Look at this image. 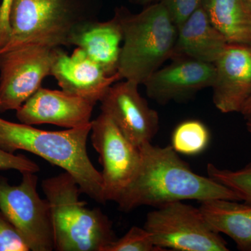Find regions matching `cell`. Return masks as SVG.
Listing matches in <instances>:
<instances>
[{
    "label": "cell",
    "mask_w": 251,
    "mask_h": 251,
    "mask_svg": "<svg viewBox=\"0 0 251 251\" xmlns=\"http://www.w3.org/2000/svg\"><path fill=\"white\" fill-rule=\"evenodd\" d=\"M21 184H9L0 176V211L14 225L30 251L54 250L50 207L37 192L39 177L24 172Z\"/></svg>",
    "instance_id": "7"
},
{
    "label": "cell",
    "mask_w": 251,
    "mask_h": 251,
    "mask_svg": "<svg viewBox=\"0 0 251 251\" xmlns=\"http://www.w3.org/2000/svg\"><path fill=\"white\" fill-rule=\"evenodd\" d=\"M91 127L92 123L80 128L48 131L0 117V150L11 153L23 150L40 156L70 173L82 193L105 204L101 173L94 167L87 153Z\"/></svg>",
    "instance_id": "2"
},
{
    "label": "cell",
    "mask_w": 251,
    "mask_h": 251,
    "mask_svg": "<svg viewBox=\"0 0 251 251\" xmlns=\"http://www.w3.org/2000/svg\"><path fill=\"white\" fill-rule=\"evenodd\" d=\"M105 251H162L153 243L151 234L145 227L133 226L112 243Z\"/></svg>",
    "instance_id": "21"
},
{
    "label": "cell",
    "mask_w": 251,
    "mask_h": 251,
    "mask_svg": "<svg viewBox=\"0 0 251 251\" xmlns=\"http://www.w3.org/2000/svg\"><path fill=\"white\" fill-rule=\"evenodd\" d=\"M130 1L136 3V4L147 6V5L153 4V3L158 2L160 0H130Z\"/></svg>",
    "instance_id": "27"
},
{
    "label": "cell",
    "mask_w": 251,
    "mask_h": 251,
    "mask_svg": "<svg viewBox=\"0 0 251 251\" xmlns=\"http://www.w3.org/2000/svg\"><path fill=\"white\" fill-rule=\"evenodd\" d=\"M123 33L118 16L104 22L82 20L75 26L70 46L82 49L92 60L111 75L118 72Z\"/></svg>",
    "instance_id": "15"
},
{
    "label": "cell",
    "mask_w": 251,
    "mask_h": 251,
    "mask_svg": "<svg viewBox=\"0 0 251 251\" xmlns=\"http://www.w3.org/2000/svg\"><path fill=\"white\" fill-rule=\"evenodd\" d=\"M50 75L62 90L96 105L115 82L122 80L118 72L108 75L103 68L76 48L69 55L61 47L55 48Z\"/></svg>",
    "instance_id": "12"
},
{
    "label": "cell",
    "mask_w": 251,
    "mask_h": 251,
    "mask_svg": "<svg viewBox=\"0 0 251 251\" xmlns=\"http://www.w3.org/2000/svg\"><path fill=\"white\" fill-rule=\"evenodd\" d=\"M115 14L123 33L118 73L123 80L143 85L151 74L172 59L177 27L160 1L147 5L138 14L125 7Z\"/></svg>",
    "instance_id": "4"
},
{
    "label": "cell",
    "mask_w": 251,
    "mask_h": 251,
    "mask_svg": "<svg viewBox=\"0 0 251 251\" xmlns=\"http://www.w3.org/2000/svg\"><path fill=\"white\" fill-rule=\"evenodd\" d=\"M209 140V130L202 122L187 120L175 128L172 135V147L178 153L194 156L205 150Z\"/></svg>",
    "instance_id": "19"
},
{
    "label": "cell",
    "mask_w": 251,
    "mask_h": 251,
    "mask_svg": "<svg viewBox=\"0 0 251 251\" xmlns=\"http://www.w3.org/2000/svg\"><path fill=\"white\" fill-rule=\"evenodd\" d=\"M228 45L201 6L177 27L173 57H189L214 64Z\"/></svg>",
    "instance_id": "16"
},
{
    "label": "cell",
    "mask_w": 251,
    "mask_h": 251,
    "mask_svg": "<svg viewBox=\"0 0 251 251\" xmlns=\"http://www.w3.org/2000/svg\"><path fill=\"white\" fill-rule=\"evenodd\" d=\"M173 62L160 68L144 82L147 94L157 103L182 101L200 91L211 87L215 76L214 64L189 57H173Z\"/></svg>",
    "instance_id": "11"
},
{
    "label": "cell",
    "mask_w": 251,
    "mask_h": 251,
    "mask_svg": "<svg viewBox=\"0 0 251 251\" xmlns=\"http://www.w3.org/2000/svg\"><path fill=\"white\" fill-rule=\"evenodd\" d=\"M91 140L103 167L105 201L115 202L133 181L141 164L140 148L130 141L106 114L92 121Z\"/></svg>",
    "instance_id": "9"
},
{
    "label": "cell",
    "mask_w": 251,
    "mask_h": 251,
    "mask_svg": "<svg viewBox=\"0 0 251 251\" xmlns=\"http://www.w3.org/2000/svg\"><path fill=\"white\" fill-rule=\"evenodd\" d=\"M144 227L162 251H228L227 242L209 226L199 208L183 201L156 207Z\"/></svg>",
    "instance_id": "6"
},
{
    "label": "cell",
    "mask_w": 251,
    "mask_h": 251,
    "mask_svg": "<svg viewBox=\"0 0 251 251\" xmlns=\"http://www.w3.org/2000/svg\"><path fill=\"white\" fill-rule=\"evenodd\" d=\"M41 188L50 207L54 250L105 251L116 240L108 216L80 201L82 190L70 173L44 179Z\"/></svg>",
    "instance_id": "3"
},
{
    "label": "cell",
    "mask_w": 251,
    "mask_h": 251,
    "mask_svg": "<svg viewBox=\"0 0 251 251\" xmlns=\"http://www.w3.org/2000/svg\"><path fill=\"white\" fill-rule=\"evenodd\" d=\"M240 113L244 117L247 130L251 135V95L246 103L244 104Z\"/></svg>",
    "instance_id": "26"
},
{
    "label": "cell",
    "mask_w": 251,
    "mask_h": 251,
    "mask_svg": "<svg viewBox=\"0 0 251 251\" xmlns=\"http://www.w3.org/2000/svg\"><path fill=\"white\" fill-rule=\"evenodd\" d=\"M202 6L227 44L251 46V6L247 0H202Z\"/></svg>",
    "instance_id": "18"
},
{
    "label": "cell",
    "mask_w": 251,
    "mask_h": 251,
    "mask_svg": "<svg viewBox=\"0 0 251 251\" xmlns=\"http://www.w3.org/2000/svg\"><path fill=\"white\" fill-rule=\"evenodd\" d=\"M226 199L201 202L200 210L216 232L232 239L238 250L251 251V204Z\"/></svg>",
    "instance_id": "17"
},
{
    "label": "cell",
    "mask_w": 251,
    "mask_h": 251,
    "mask_svg": "<svg viewBox=\"0 0 251 251\" xmlns=\"http://www.w3.org/2000/svg\"><path fill=\"white\" fill-rule=\"evenodd\" d=\"M208 176L237 193L241 201L251 204V162L242 169H222L212 163L206 166Z\"/></svg>",
    "instance_id": "20"
},
{
    "label": "cell",
    "mask_w": 251,
    "mask_h": 251,
    "mask_svg": "<svg viewBox=\"0 0 251 251\" xmlns=\"http://www.w3.org/2000/svg\"><path fill=\"white\" fill-rule=\"evenodd\" d=\"M140 148L142 161L138 173L115 201L120 210L128 212L139 206L158 207L191 200L241 201L230 188L194 173L173 147L150 143Z\"/></svg>",
    "instance_id": "1"
},
{
    "label": "cell",
    "mask_w": 251,
    "mask_h": 251,
    "mask_svg": "<svg viewBox=\"0 0 251 251\" xmlns=\"http://www.w3.org/2000/svg\"><path fill=\"white\" fill-rule=\"evenodd\" d=\"M247 1L249 3V4H250L251 6V0H247Z\"/></svg>",
    "instance_id": "28"
},
{
    "label": "cell",
    "mask_w": 251,
    "mask_h": 251,
    "mask_svg": "<svg viewBox=\"0 0 251 251\" xmlns=\"http://www.w3.org/2000/svg\"><path fill=\"white\" fill-rule=\"evenodd\" d=\"M139 85L131 80L118 81L108 89L100 103L101 112L140 148L152 141L159 127V117L140 94Z\"/></svg>",
    "instance_id": "10"
},
{
    "label": "cell",
    "mask_w": 251,
    "mask_h": 251,
    "mask_svg": "<svg viewBox=\"0 0 251 251\" xmlns=\"http://www.w3.org/2000/svg\"><path fill=\"white\" fill-rule=\"evenodd\" d=\"M14 0L0 1V50L9 41L10 36L9 18Z\"/></svg>",
    "instance_id": "25"
},
{
    "label": "cell",
    "mask_w": 251,
    "mask_h": 251,
    "mask_svg": "<svg viewBox=\"0 0 251 251\" xmlns=\"http://www.w3.org/2000/svg\"><path fill=\"white\" fill-rule=\"evenodd\" d=\"M11 170L19 171L21 173L24 172L36 173L40 171V168L37 163L25 155H16L0 150V171Z\"/></svg>",
    "instance_id": "24"
},
{
    "label": "cell",
    "mask_w": 251,
    "mask_h": 251,
    "mask_svg": "<svg viewBox=\"0 0 251 251\" xmlns=\"http://www.w3.org/2000/svg\"><path fill=\"white\" fill-rule=\"evenodd\" d=\"M77 16L72 0H14L10 14V36L0 53L25 45L70 46Z\"/></svg>",
    "instance_id": "5"
},
{
    "label": "cell",
    "mask_w": 251,
    "mask_h": 251,
    "mask_svg": "<svg viewBox=\"0 0 251 251\" xmlns=\"http://www.w3.org/2000/svg\"><path fill=\"white\" fill-rule=\"evenodd\" d=\"M214 67L213 103L222 113H240L251 95V46L228 44Z\"/></svg>",
    "instance_id": "14"
},
{
    "label": "cell",
    "mask_w": 251,
    "mask_h": 251,
    "mask_svg": "<svg viewBox=\"0 0 251 251\" xmlns=\"http://www.w3.org/2000/svg\"><path fill=\"white\" fill-rule=\"evenodd\" d=\"M179 27L191 15L202 6V0H160Z\"/></svg>",
    "instance_id": "23"
},
{
    "label": "cell",
    "mask_w": 251,
    "mask_h": 251,
    "mask_svg": "<svg viewBox=\"0 0 251 251\" xmlns=\"http://www.w3.org/2000/svg\"><path fill=\"white\" fill-rule=\"evenodd\" d=\"M54 49L25 45L0 53V112L17 110L50 75Z\"/></svg>",
    "instance_id": "8"
},
{
    "label": "cell",
    "mask_w": 251,
    "mask_h": 251,
    "mask_svg": "<svg viewBox=\"0 0 251 251\" xmlns=\"http://www.w3.org/2000/svg\"><path fill=\"white\" fill-rule=\"evenodd\" d=\"M94 104L63 90L40 87L16 111L21 123L34 126L53 125L69 128L92 123Z\"/></svg>",
    "instance_id": "13"
},
{
    "label": "cell",
    "mask_w": 251,
    "mask_h": 251,
    "mask_svg": "<svg viewBox=\"0 0 251 251\" xmlns=\"http://www.w3.org/2000/svg\"><path fill=\"white\" fill-rule=\"evenodd\" d=\"M14 224L0 211V251H29Z\"/></svg>",
    "instance_id": "22"
}]
</instances>
